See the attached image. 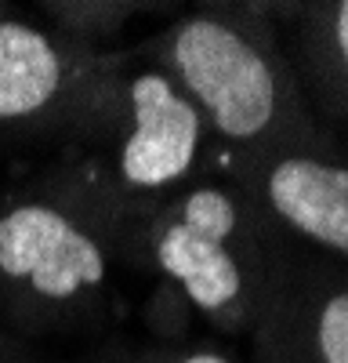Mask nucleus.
<instances>
[{
  "label": "nucleus",
  "mask_w": 348,
  "mask_h": 363,
  "mask_svg": "<svg viewBox=\"0 0 348 363\" xmlns=\"http://www.w3.org/2000/svg\"><path fill=\"white\" fill-rule=\"evenodd\" d=\"M0 363H33V356H29L25 342L8 335V330H0Z\"/></svg>",
  "instance_id": "9b49d317"
},
{
  "label": "nucleus",
  "mask_w": 348,
  "mask_h": 363,
  "mask_svg": "<svg viewBox=\"0 0 348 363\" xmlns=\"http://www.w3.org/2000/svg\"><path fill=\"white\" fill-rule=\"evenodd\" d=\"M134 51L178 84L228 164L323 131L308 109L301 73L261 8L199 4Z\"/></svg>",
  "instance_id": "f03ea898"
},
{
  "label": "nucleus",
  "mask_w": 348,
  "mask_h": 363,
  "mask_svg": "<svg viewBox=\"0 0 348 363\" xmlns=\"http://www.w3.org/2000/svg\"><path fill=\"white\" fill-rule=\"evenodd\" d=\"M211 135L192 102L156 62L134 48H116L98 106L80 135L62 145L51 171L112 225L127 255L131 240L156 211L207 174Z\"/></svg>",
  "instance_id": "f257e3e1"
},
{
  "label": "nucleus",
  "mask_w": 348,
  "mask_h": 363,
  "mask_svg": "<svg viewBox=\"0 0 348 363\" xmlns=\"http://www.w3.org/2000/svg\"><path fill=\"white\" fill-rule=\"evenodd\" d=\"M145 11L156 8L145 0H40L37 4V18L47 29L95 55H112L127 22Z\"/></svg>",
  "instance_id": "1a4fd4ad"
},
{
  "label": "nucleus",
  "mask_w": 348,
  "mask_h": 363,
  "mask_svg": "<svg viewBox=\"0 0 348 363\" xmlns=\"http://www.w3.org/2000/svg\"><path fill=\"white\" fill-rule=\"evenodd\" d=\"M250 345L254 363H348V272L286 247Z\"/></svg>",
  "instance_id": "0eeeda50"
},
{
  "label": "nucleus",
  "mask_w": 348,
  "mask_h": 363,
  "mask_svg": "<svg viewBox=\"0 0 348 363\" xmlns=\"http://www.w3.org/2000/svg\"><path fill=\"white\" fill-rule=\"evenodd\" d=\"M283 258L286 247L236 182L203 174L141 225L124 265L153 272L174 309L203 316L221 335L250 338Z\"/></svg>",
  "instance_id": "7ed1b4c3"
},
{
  "label": "nucleus",
  "mask_w": 348,
  "mask_h": 363,
  "mask_svg": "<svg viewBox=\"0 0 348 363\" xmlns=\"http://www.w3.org/2000/svg\"><path fill=\"white\" fill-rule=\"evenodd\" d=\"M124 265L112 225L44 171L0 193V320L8 335H58L112 313Z\"/></svg>",
  "instance_id": "20e7f679"
},
{
  "label": "nucleus",
  "mask_w": 348,
  "mask_h": 363,
  "mask_svg": "<svg viewBox=\"0 0 348 363\" xmlns=\"http://www.w3.org/2000/svg\"><path fill=\"white\" fill-rule=\"evenodd\" d=\"M73 363H243V359L218 345L185 342V345H105Z\"/></svg>",
  "instance_id": "9d476101"
},
{
  "label": "nucleus",
  "mask_w": 348,
  "mask_h": 363,
  "mask_svg": "<svg viewBox=\"0 0 348 363\" xmlns=\"http://www.w3.org/2000/svg\"><path fill=\"white\" fill-rule=\"evenodd\" d=\"M298 55L330 116L348 120V0L298 4Z\"/></svg>",
  "instance_id": "6e6552de"
},
{
  "label": "nucleus",
  "mask_w": 348,
  "mask_h": 363,
  "mask_svg": "<svg viewBox=\"0 0 348 363\" xmlns=\"http://www.w3.org/2000/svg\"><path fill=\"white\" fill-rule=\"evenodd\" d=\"M109 55L83 51L37 11L0 4V131L69 145L98 106Z\"/></svg>",
  "instance_id": "39448f33"
},
{
  "label": "nucleus",
  "mask_w": 348,
  "mask_h": 363,
  "mask_svg": "<svg viewBox=\"0 0 348 363\" xmlns=\"http://www.w3.org/2000/svg\"><path fill=\"white\" fill-rule=\"evenodd\" d=\"M232 182L283 247L348 265V157L330 131L232 160Z\"/></svg>",
  "instance_id": "423d86ee"
}]
</instances>
